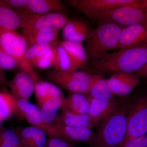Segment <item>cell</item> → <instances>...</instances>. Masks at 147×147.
I'll list each match as a JSON object with an SVG mask.
<instances>
[{"mask_svg":"<svg viewBox=\"0 0 147 147\" xmlns=\"http://www.w3.org/2000/svg\"><path fill=\"white\" fill-rule=\"evenodd\" d=\"M131 103L118 101L113 111L100 122L89 143L90 147H121L126 136L127 117Z\"/></svg>","mask_w":147,"mask_h":147,"instance_id":"obj_1","label":"cell"},{"mask_svg":"<svg viewBox=\"0 0 147 147\" xmlns=\"http://www.w3.org/2000/svg\"><path fill=\"white\" fill-rule=\"evenodd\" d=\"M147 63V46L119 49L108 53L93 63L96 70L104 73H134Z\"/></svg>","mask_w":147,"mask_h":147,"instance_id":"obj_2","label":"cell"},{"mask_svg":"<svg viewBox=\"0 0 147 147\" xmlns=\"http://www.w3.org/2000/svg\"><path fill=\"white\" fill-rule=\"evenodd\" d=\"M124 28L112 23H98L86 40L85 47L93 63L100 60L110 50L118 49L119 38Z\"/></svg>","mask_w":147,"mask_h":147,"instance_id":"obj_3","label":"cell"},{"mask_svg":"<svg viewBox=\"0 0 147 147\" xmlns=\"http://www.w3.org/2000/svg\"><path fill=\"white\" fill-rule=\"evenodd\" d=\"M29 47L23 35L15 30L0 28V47L17 61L18 67L21 71L28 74L36 82V74L26 58V53Z\"/></svg>","mask_w":147,"mask_h":147,"instance_id":"obj_4","label":"cell"},{"mask_svg":"<svg viewBox=\"0 0 147 147\" xmlns=\"http://www.w3.org/2000/svg\"><path fill=\"white\" fill-rule=\"evenodd\" d=\"M86 16L98 23L107 22L124 27L142 24L146 19L144 11L129 6L119 7Z\"/></svg>","mask_w":147,"mask_h":147,"instance_id":"obj_5","label":"cell"},{"mask_svg":"<svg viewBox=\"0 0 147 147\" xmlns=\"http://www.w3.org/2000/svg\"><path fill=\"white\" fill-rule=\"evenodd\" d=\"M69 5L86 16L123 6L140 9L145 11L147 0H71Z\"/></svg>","mask_w":147,"mask_h":147,"instance_id":"obj_6","label":"cell"},{"mask_svg":"<svg viewBox=\"0 0 147 147\" xmlns=\"http://www.w3.org/2000/svg\"><path fill=\"white\" fill-rule=\"evenodd\" d=\"M92 75L84 71H62L51 70L47 77L64 89L71 93H88Z\"/></svg>","mask_w":147,"mask_h":147,"instance_id":"obj_7","label":"cell"},{"mask_svg":"<svg viewBox=\"0 0 147 147\" xmlns=\"http://www.w3.org/2000/svg\"><path fill=\"white\" fill-rule=\"evenodd\" d=\"M15 11L19 16L22 29L49 28L59 30L70 20L64 13H35L22 9Z\"/></svg>","mask_w":147,"mask_h":147,"instance_id":"obj_8","label":"cell"},{"mask_svg":"<svg viewBox=\"0 0 147 147\" xmlns=\"http://www.w3.org/2000/svg\"><path fill=\"white\" fill-rule=\"evenodd\" d=\"M147 132V96H143L131 104L129 110L126 136L123 145L131 139L146 135Z\"/></svg>","mask_w":147,"mask_h":147,"instance_id":"obj_9","label":"cell"},{"mask_svg":"<svg viewBox=\"0 0 147 147\" xmlns=\"http://www.w3.org/2000/svg\"><path fill=\"white\" fill-rule=\"evenodd\" d=\"M147 46V28L144 24L124 27L119 38L118 49Z\"/></svg>","mask_w":147,"mask_h":147,"instance_id":"obj_10","label":"cell"},{"mask_svg":"<svg viewBox=\"0 0 147 147\" xmlns=\"http://www.w3.org/2000/svg\"><path fill=\"white\" fill-rule=\"evenodd\" d=\"M106 81L114 94L125 96L139 85L140 78L135 73L121 72L114 74Z\"/></svg>","mask_w":147,"mask_h":147,"instance_id":"obj_11","label":"cell"},{"mask_svg":"<svg viewBox=\"0 0 147 147\" xmlns=\"http://www.w3.org/2000/svg\"><path fill=\"white\" fill-rule=\"evenodd\" d=\"M35 83L30 74L21 71L8 83V86L16 98L29 100L34 92Z\"/></svg>","mask_w":147,"mask_h":147,"instance_id":"obj_12","label":"cell"},{"mask_svg":"<svg viewBox=\"0 0 147 147\" xmlns=\"http://www.w3.org/2000/svg\"><path fill=\"white\" fill-rule=\"evenodd\" d=\"M55 123L71 127L88 128L92 129L98 126L99 123L96 121L88 115L78 114L68 110H62L58 115Z\"/></svg>","mask_w":147,"mask_h":147,"instance_id":"obj_13","label":"cell"},{"mask_svg":"<svg viewBox=\"0 0 147 147\" xmlns=\"http://www.w3.org/2000/svg\"><path fill=\"white\" fill-rule=\"evenodd\" d=\"M57 127L59 138L72 144L88 143L89 144L94 136L92 129L88 128L71 127L53 123Z\"/></svg>","mask_w":147,"mask_h":147,"instance_id":"obj_14","label":"cell"},{"mask_svg":"<svg viewBox=\"0 0 147 147\" xmlns=\"http://www.w3.org/2000/svg\"><path fill=\"white\" fill-rule=\"evenodd\" d=\"M59 32V30L49 28L22 29V34L30 46L55 42L57 39Z\"/></svg>","mask_w":147,"mask_h":147,"instance_id":"obj_15","label":"cell"},{"mask_svg":"<svg viewBox=\"0 0 147 147\" xmlns=\"http://www.w3.org/2000/svg\"><path fill=\"white\" fill-rule=\"evenodd\" d=\"M62 29L65 40L70 42L82 43L90 33L87 24L79 19H70Z\"/></svg>","mask_w":147,"mask_h":147,"instance_id":"obj_16","label":"cell"},{"mask_svg":"<svg viewBox=\"0 0 147 147\" xmlns=\"http://www.w3.org/2000/svg\"><path fill=\"white\" fill-rule=\"evenodd\" d=\"M67 9V6L59 0H29L21 9L32 13H63Z\"/></svg>","mask_w":147,"mask_h":147,"instance_id":"obj_17","label":"cell"},{"mask_svg":"<svg viewBox=\"0 0 147 147\" xmlns=\"http://www.w3.org/2000/svg\"><path fill=\"white\" fill-rule=\"evenodd\" d=\"M24 119L31 126L42 129L51 137L59 138L57 127L54 124H48L43 121L39 108L34 104L31 103Z\"/></svg>","mask_w":147,"mask_h":147,"instance_id":"obj_18","label":"cell"},{"mask_svg":"<svg viewBox=\"0 0 147 147\" xmlns=\"http://www.w3.org/2000/svg\"><path fill=\"white\" fill-rule=\"evenodd\" d=\"M59 42L65 49L70 58L72 71H78L86 62L88 57L85 47L82 43L65 40Z\"/></svg>","mask_w":147,"mask_h":147,"instance_id":"obj_19","label":"cell"},{"mask_svg":"<svg viewBox=\"0 0 147 147\" xmlns=\"http://www.w3.org/2000/svg\"><path fill=\"white\" fill-rule=\"evenodd\" d=\"M90 108L88 115L91 118L99 123L111 113L118 101L104 100L93 98L88 96Z\"/></svg>","mask_w":147,"mask_h":147,"instance_id":"obj_20","label":"cell"},{"mask_svg":"<svg viewBox=\"0 0 147 147\" xmlns=\"http://www.w3.org/2000/svg\"><path fill=\"white\" fill-rule=\"evenodd\" d=\"M90 104L88 98L84 94L70 92L65 98L60 109L69 110L78 114L88 115Z\"/></svg>","mask_w":147,"mask_h":147,"instance_id":"obj_21","label":"cell"},{"mask_svg":"<svg viewBox=\"0 0 147 147\" xmlns=\"http://www.w3.org/2000/svg\"><path fill=\"white\" fill-rule=\"evenodd\" d=\"M88 94V96L100 100H115V95L110 89L106 79L98 74L92 75L91 84Z\"/></svg>","mask_w":147,"mask_h":147,"instance_id":"obj_22","label":"cell"},{"mask_svg":"<svg viewBox=\"0 0 147 147\" xmlns=\"http://www.w3.org/2000/svg\"><path fill=\"white\" fill-rule=\"evenodd\" d=\"M64 99L65 97L53 96L45 99L38 105L42 118L45 123L53 124Z\"/></svg>","mask_w":147,"mask_h":147,"instance_id":"obj_23","label":"cell"},{"mask_svg":"<svg viewBox=\"0 0 147 147\" xmlns=\"http://www.w3.org/2000/svg\"><path fill=\"white\" fill-rule=\"evenodd\" d=\"M34 92L38 105L48 98L53 96L64 97L59 88L54 84L45 81L36 82Z\"/></svg>","mask_w":147,"mask_h":147,"instance_id":"obj_24","label":"cell"},{"mask_svg":"<svg viewBox=\"0 0 147 147\" xmlns=\"http://www.w3.org/2000/svg\"><path fill=\"white\" fill-rule=\"evenodd\" d=\"M20 27V20L17 12L0 3V28L16 30Z\"/></svg>","mask_w":147,"mask_h":147,"instance_id":"obj_25","label":"cell"},{"mask_svg":"<svg viewBox=\"0 0 147 147\" xmlns=\"http://www.w3.org/2000/svg\"><path fill=\"white\" fill-rule=\"evenodd\" d=\"M56 53L53 67L55 70L62 71H72V65L67 52L59 42H56Z\"/></svg>","mask_w":147,"mask_h":147,"instance_id":"obj_26","label":"cell"},{"mask_svg":"<svg viewBox=\"0 0 147 147\" xmlns=\"http://www.w3.org/2000/svg\"><path fill=\"white\" fill-rule=\"evenodd\" d=\"M16 98L12 94L0 92V118L6 120L16 113Z\"/></svg>","mask_w":147,"mask_h":147,"instance_id":"obj_27","label":"cell"},{"mask_svg":"<svg viewBox=\"0 0 147 147\" xmlns=\"http://www.w3.org/2000/svg\"><path fill=\"white\" fill-rule=\"evenodd\" d=\"M55 42L51 44H35L29 46L26 53V58L32 66L35 61L53 47Z\"/></svg>","mask_w":147,"mask_h":147,"instance_id":"obj_28","label":"cell"},{"mask_svg":"<svg viewBox=\"0 0 147 147\" xmlns=\"http://www.w3.org/2000/svg\"><path fill=\"white\" fill-rule=\"evenodd\" d=\"M56 41L51 49L35 61L32 65L33 68L37 67L41 69H45L53 67L56 56Z\"/></svg>","mask_w":147,"mask_h":147,"instance_id":"obj_29","label":"cell"},{"mask_svg":"<svg viewBox=\"0 0 147 147\" xmlns=\"http://www.w3.org/2000/svg\"><path fill=\"white\" fill-rule=\"evenodd\" d=\"M0 142H4L16 147H22L17 132L9 129H2L0 132Z\"/></svg>","mask_w":147,"mask_h":147,"instance_id":"obj_30","label":"cell"},{"mask_svg":"<svg viewBox=\"0 0 147 147\" xmlns=\"http://www.w3.org/2000/svg\"><path fill=\"white\" fill-rule=\"evenodd\" d=\"M17 61L0 47V67L4 70H11L18 67Z\"/></svg>","mask_w":147,"mask_h":147,"instance_id":"obj_31","label":"cell"},{"mask_svg":"<svg viewBox=\"0 0 147 147\" xmlns=\"http://www.w3.org/2000/svg\"><path fill=\"white\" fill-rule=\"evenodd\" d=\"M32 139L30 147H46V133L40 129L32 126Z\"/></svg>","mask_w":147,"mask_h":147,"instance_id":"obj_32","label":"cell"},{"mask_svg":"<svg viewBox=\"0 0 147 147\" xmlns=\"http://www.w3.org/2000/svg\"><path fill=\"white\" fill-rule=\"evenodd\" d=\"M16 132L22 147H30L33 135L32 126L23 127L18 129Z\"/></svg>","mask_w":147,"mask_h":147,"instance_id":"obj_33","label":"cell"},{"mask_svg":"<svg viewBox=\"0 0 147 147\" xmlns=\"http://www.w3.org/2000/svg\"><path fill=\"white\" fill-rule=\"evenodd\" d=\"M29 0H0V3L6 7L14 11L23 9Z\"/></svg>","mask_w":147,"mask_h":147,"instance_id":"obj_34","label":"cell"},{"mask_svg":"<svg viewBox=\"0 0 147 147\" xmlns=\"http://www.w3.org/2000/svg\"><path fill=\"white\" fill-rule=\"evenodd\" d=\"M16 113L23 118H25L26 113L31 104V102L28 99L16 98Z\"/></svg>","mask_w":147,"mask_h":147,"instance_id":"obj_35","label":"cell"},{"mask_svg":"<svg viewBox=\"0 0 147 147\" xmlns=\"http://www.w3.org/2000/svg\"><path fill=\"white\" fill-rule=\"evenodd\" d=\"M121 147H147V136H141L131 139Z\"/></svg>","mask_w":147,"mask_h":147,"instance_id":"obj_36","label":"cell"},{"mask_svg":"<svg viewBox=\"0 0 147 147\" xmlns=\"http://www.w3.org/2000/svg\"><path fill=\"white\" fill-rule=\"evenodd\" d=\"M46 147H73L72 145L63 139L56 137H51L47 139Z\"/></svg>","mask_w":147,"mask_h":147,"instance_id":"obj_37","label":"cell"},{"mask_svg":"<svg viewBox=\"0 0 147 147\" xmlns=\"http://www.w3.org/2000/svg\"><path fill=\"white\" fill-rule=\"evenodd\" d=\"M140 77L147 78V63L143 67L134 73Z\"/></svg>","mask_w":147,"mask_h":147,"instance_id":"obj_38","label":"cell"},{"mask_svg":"<svg viewBox=\"0 0 147 147\" xmlns=\"http://www.w3.org/2000/svg\"><path fill=\"white\" fill-rule=\"evenodd\" d=\"M8 83L7 81L6 77L4 71L0 67V85H6L8 86Z\"/></svg>","mask_w":147,"mask_h":147,"instance_id":"obj_39","label":"cell"},{"mask_svg":"<svg viewBox=\"0 0 147 147\" xmlns=\"http://www.w3.org/2000/svg\"><path fill=\"white\" fill-rule=\"evenodd\" d=\"M0 147H16L4 142H0Z\"/></svg>","mask_w":147,"mask_h":147,"instance_id":"obj_40","label":"cell"},{"mask_svg":"<svg viewBox=\"0 0 147 147\" xmlns=\"http://www.w3.org/2000/svg\"><path fill=\"white\" fill-rule=\"evenodd\" d=\"M3 121L1 119V118H0V132H1V131L2 130V122Z\"/></svg>","mask_w":147,"mask_h":147,"instance_id":"obj_41","label":"cell"},{"mask_svg":"<svg viewBox=\"0 0 147 147\" xmlns=\"http://www.w3.org/2000/svg\"><path fill=\"white\" fill-rule=\"evenodd\" d=\"M145 16H146V19H145V21H144V22H145L146 21H147V8L146 9V11H145ZM143 23H142V24H143Z\"/></svg>","mask_w":147,"mask_h":147,"instance_id":"obj_42","label":"cell"},{"mask_svg":"<svg viewBox=\"0 0 147 147\" xmlns=\"http://www.w3.org/2000/svg\"><path fill=\"white\" fill-rule=\"evenodd\" d=\"M144 24L145 26L147 28V21H145V22H144V23H143V24Z\"/></svg>","mask_w":147,"mask_h":147,"instance_id":"obj_43","label":"cell"}]
</instances>
